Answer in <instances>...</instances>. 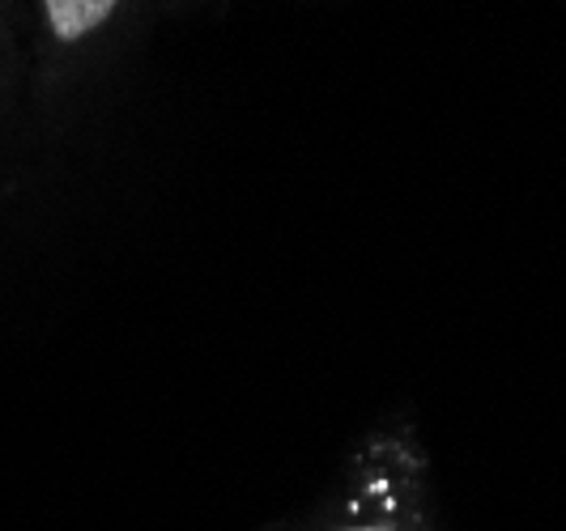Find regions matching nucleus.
<instances>
[{
	"mask_svg": "<svg viewBox=\"0 0 566 531\" xmlns=\"http://www.w3.org/2000/svg\"><path fill=\"white\" fill-rule=\"evenodd\" d=\"M48 4V22L56 30V39L64 43H77L94 26H103L115 13L119 0H43Z\"/></svg>",
	"mask_w": 566,
	"mask_h": 531,
	"instance_id": "nucleus-1",
	"label": "nucleus"
}]
</instances>
